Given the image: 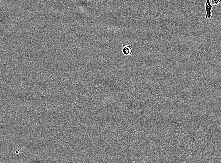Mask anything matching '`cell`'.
<instances>
[{"label":"cell","instance_id":"6da1fadb","mask_svg":"<svg viewBox=\"0 0 221 163\" xmlns=\"http://www.w3.org/2000/svg\"><path fill=\"white\" fill-rule=\"evenodd\" d=\"M213 6L210 4V0H206L205 4V9L206 13L205 16L206 19H210L212 16V9Z\"/></svg>","mask_w":221,"mask_h":163},{"label":"cell","instance_id":"7a4b0ae2","mask_svg":"<svg viewBox=\"0 0 221 163\" xmlns=\"http://www.w3.org/2000/svg\"><path fill=\"white\" fill-rule=\"evenodd\" d=\"M123 48L122 49L123 54L124 55H130L132 54L133 51L132 48L129 45L124 46L123 45Z\"/></svg>","mask_w":221,"mask_h":163},{"label":"cell","instance_id":"3957f363","mask_svg":"<svg viewBox=\"0 0 221 163\" xmlns=\"http://www.w3.org/2000/svg\"><path fill=\"white\" fill-rule=\"evenodd\" d=\"M221 0H210V4L212 6H217L220 4Z\"/></svg>","mask_w":221,"mask_h":163},{"label":"cell","instance_id":"277c9868","mask_svg":"<svg viewBox=\"0 0 221 163\" xmlns=\"http://www.w3.org/2000/svg\"></svg>","mask_w":221,"mask_h":163}]
</instances>
